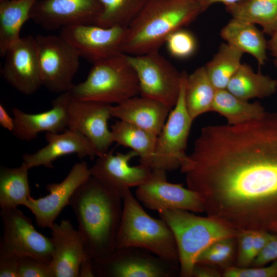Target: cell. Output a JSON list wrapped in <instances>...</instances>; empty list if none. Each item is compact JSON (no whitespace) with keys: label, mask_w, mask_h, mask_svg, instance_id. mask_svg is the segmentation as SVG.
I'll return each mask as SVG.
<instances>
[{"label":"cell","mask_w":277,"mask_h":277,"mask_svg":"<svg viewBox=\"0 0 277 277\" xmlns=\"http://www.w3.org/2000/svg\"><path fill=\"white\" fill-rule=\"evenodd\" d=\"M180 170L207 216L238 230L277 222V112L203 127Z\"/></svg>","instance_id":"6da1fadb"},{"label":"cell","mask_w":277,"mask_h":277,"mask_svg":"<svg viewBox=\"0 0 277 277\" xmlns=\"http://www.w3.org/2000/svg\"><path fill=\"white\" fill-rule=\"evenodd\" d=\"M69 205L77 220L85 254L93 261L112 254L116 249L123 199L91 176L75 191Z\"/></svg>","instance_id":"7a4b0ae2"},{"label":"cell","mask_w":277,"mask_h":277,"mask_svg":"<svg viewBox=\"0 0 277 277\" xmlns=\"http://www.w3.org/2000/svg\"><path fill=\"white\" fill-rule=\"evenodd\" d=\"M202 12L199 0H149L127 27L124 53L138 55L159 51L170 34Z\"/></svg>","instance_id":"3957f363"},{"label":"cell","mask_w":277,"mask_h":277,"mask_svg":"<svg viewBox=\"0 0 277 277\" xmlns=\"http://www.w3.org/2000/svg\"><path fill=\"white\" fill-rule=\"evenodd\" d=\"M171 229L176 244L179 274L192 276L193 267L200 253L216 241L236 238L239 230L222 221L207 216H201L182 210L158 211Z\"/></svg>","instance_id":"277c9868"},{"label":"cell","mask_w":277,"mask_h":277,"mask_svg":"<svg viewBox=\"0 0 277 277\" xmlns=\"http://www.w3.org/2000/svg\"><path fill=\"white\" fill-rule=\"evenodd\" d=\"M123 204L116 249L138 248L164 260L179 263L175 240L167 224L161 218L150 216L130 190L123 197Z\"/></svg>","instance_id":"5b68a950"},{"label":"cell","mask_w":277,"mask_h":277,"mask_svg":"<svg viewBox=\"0 0 277 277\" xmlns=\"http://www.w3.org/2000/svg\"><path fill=\"white\" fill-rule=\"evenodd\" d=\"M69 92L72 98L116 105L140 95L139 82L128 55L121 53L93 63L86 80Z\"/></svg>","instance_id":"8992f818"},{"label":"cell","mask_w":277,"mask_h":277,"mask_svg":"<svg viewBox=\"0 0 277 277\" xmlns=\"http://www.w3.org/2000/svg\"><path fill=\"white\" fill-rule=\"evenodd\" d=\"M34 37L43 86L58 94L69 91L80 67L78 52L60 35Z\"/></svg>","instance_id":"52a82bcc"},{"label":"cell","mask_w":277,"mask_h":277,"mask_svg":"<svg viewBox=\"0 0 277 277\" xmlns=\"http://www.w3.org/2000/svg\"><path fill=\"white\" fill-rule=\"evenodd\" d=\"M180 92L177 102L170 111L157 136L150 168L171 171L180 168L186 158L187 144L193 120L187 110L185 88L187 73L181 72Z\"/></svg>","instance_id":"ba28073f"},{"label":"cell","mask_w":277,"mask_h":277,"mask_svg":"<svg viewBox=\"0 0 277 277\" xmlns=\"http://www.w3.org/2000/svg\"><path fill=\"white\" fill-rule=\"evenodd\" d=\"M139 82L140 95L162 102L172 109L179 98L182 74L159 51L129 55Z\"/></svg>","instance_id":"9c48e42d"},{"label":"cell","mask_w":277,"mask_h":277,"mask_svg":"<svg viewBox=\"0 0 277 277\" xmlns=\"http://www.w3.org/2000/svg\"><path fill=\"white\" fill-rule=\"evenodd\" d=\"M3 235L0 256H30L50 264L52 246L48 238L34 228L31 220L17 208L1 209Z\"/></svg>","instance_id":"30bf717a"},{"label":"cell","mask_w":277,"mask_h":277,"mask_svg":"<svg viewBox=\"0 0 277 277\" xmlns=\"http://www.w3.org/2000/svg\"><path fill=\"white\" fill-rule=\"evenodd\" d=\"M176 264L142 249L126 247L93 261V268L94 276L171 277L174 275Z\"/></svg>","instance_id":"8fae6325"},{"label":"cell","mask_w":277,"mask_h":277,"mask_svg":"<svg viewBox=\"0 0 277 277\" xmlns=\"http://www.w3.org/2000/svg\"><path fill=\"white\" fill-rule=\"evenodd\" d=\"M127 29L82 24L64 27L59 35L74 46L81 57L93 64L124 53Z\"/></svg>","instance_id":"7c38bea8"},{"label":"cell","mask_w":277,"mask_h":277,"mask_svg":"<svg viewBox=\"0 0 277 277\" xmlns=\"http://www.w3.org/2000/svg\"><path fill=\"white\" fill-rule=\"evenodd\" d=\"M150 176L135 191V197L147 208L157 211L182 210L204 212L199 195L182 184L169 183L167 172L151 170Z\"/></svg>","instance_id":"4fadbf2b"},{"label":"cell","mask_w":277,"mask_h":277,"mask_svg":"<svg viewBox=\"0 0 277 277\" xmlns=\"http://www.w3.org/2000/svg\"><path fill=\"white\" fill-rule=\"evenodd\" d=\"M137 154L108 151L90 168L91 176L101 185L122 199L130 188L137 187L150 175L152 170L142 164L132 166L130 161Z\"/></svg>","instance_id":"5bb4252c"},{"label":"cell","mask_w":277,"mask_h":277,"mask_svg":"<svg viewBox=\"0 0 277 277\" xmlns=\"http://www.w3.org/2000/svg\"><path fill=\"white\" fill-rule=\"evenodd\" d=\"M111 107L107 103L71 97L68 106V128L86 137L95 148L97 157L107 152L114 143L108 125L112 116Z\"/></svg>","instance_id":"9a60e30c"},{"label":"cell","mask_w":277,"mask_h":277,"mask_svg":"<svg viewBox=\"0 0 277 277\" xmlns=\"http://www.w3.org/2000/svg\"><path fill=\"white\" fill-rule=\"evenodd\" d=\"M90 176L86 162L75 163L62 181L46 185L48 195L38 199L30 196L24 206L31 211L38 227L50 228L75 191Z\"/></svg>","instance_id":"2e32d148"},{"label":"cell","mask_w":277,"mask_h":277,"mask_svg":"<svg viewBox=\"0 0 277 277\" xmlns=\"http://www.w3.org/2000/svg\"><path fill=\"white\" fill-rule=\"evenodd\" d=\"M101 10L98 0H37L30 19L52 31L70 26L95 25Z\"/></svg>","instance_id":"e0dca14e"},{"label":"cell","mask_w":277,"mask_h":277,"mask_svg":"<svg viewBox=\"0 0 277 277\" xmlns=\"http://www.w3.org/2000/svg\"><path fill=\"white\" fill-rule=\"evenodd\" d=\"M4 57L2 76L13 88L30 95L43 86L34 37H21L8 49Z\"/></svg>","instance_id":"ac0fdd59"},{"label":"cell","mask_w":277,"mask_h":277,"mask_svg":"<svg viewBox=\"0 0 277 277\" xmlns=\"http://www.w3.org/2000/svg\"><path fill=\"white\" fill-rule=\"evenodd\" d=\"M47 145L33 153L23 155V162L29 169L38 166L53 168L58 158L72 154L82 159L97 157L92 143L79 132L67 128L60 133L46 132Z\"/></svg>","instance_id":"d6986e66"},{"label":"cell","mask_w":277,"mask_h":277,"mask_svg":"<svg viewBox=\"0 0 277 277\" xmlns=\"http://www.w3.org/2000/svg\"><path fill=\"white\" fill-rule=\"evenodd\" d=\"M71 98L69 92L59 94L52 101V107L37 113L25 112L13 107L12 109L14 126L11 132L17 138L30 141L41 132L60 133L68 128L67 108Z\"/></svg>","instance_id":"ffe728a7"},{"label":"cell","mask_w":277,"mask_h":277,"mask_svg":"<svg viewBox=\"0 0 277 277\" xmlns=\"http://www.w3.org/2000/svg\"><path fill=\"white\" fill-rule=\"evenodd\" d=\"M52 246L50 263L55 277H78L81 263L85 255L83 242L78 230L68 220L55 222L50 228Z\"/></svg>","instance_id":"44dd1931"},{"label":"cell","mask_w":277,"mask_h":277,"mask_svg":"<svg viewBox=\"0 0 277 277\" xmlns=\"http://www.w3.org/2000/svg\"><path fill=\"white\" fill-rule=\"evenodd\" d=\"M171 110L162 102L138 95L112 106L111 115L158 136Z\"/></svg>","instance_id":"7402d4cb"},{"label":"cell","mask_w":277,"mask_h":277,"mask_svg":"<svg viewBox=\"0 0 277 277\" xmlns=\"http://www.w3.org/2000/svg\"><path fill=\"white\" fill-rule=\"evenodd\" d=\"M220 36L226 43L252 56L259 67L267 61V40L255 25L232 17L222 28Z\"/></svg>","instance_id":"603a6c76"},{"label":"cell","mask_w":277,"mask_h":277,"mask_svg":"<svg viewBox=\"0 0 277 277\" xmlns=\"http://www.w3.org/2000/svg\"><path fill=\"white\" fill-rule=\"evenodd\" d=\"M37 0L0 1V54L4 57L8 49L21 38L20 31L30 19Z\"/></svg>","instance_id":"cb8c5ba5"},{"label":"cell","mask_w":277,"mask_h":277,"mask_svg":"<svg viewBox=\"0 0 277 277\" xmlns=\"http://www.w3.org/2000/svg\"><path fill=\"white\" fill-rule=\"evenodd\" d=\"M226 89L234 95L247 101L255 98H264L275 93L277 80L260 71L255 72L250 65L242 63L230 80Z\"/></svg>","instance_id":"d4e9b609"},{"label":"cell","mask_w":277,"mask_h":277,"mask_svg":"<svg viewBox=\"0 0 277 277\" xmlns=\"http://www.w3.org/2000/svg\"><path fill=\"white\" fill-rule=\"evenodd\" d=\"M110 129L114 142L135 151L140 157V164L150 168L157 135L121 120L116 121Z\"/></svg>","instance_id":"484cf974"},{"label":"cell","mask_w":277,"mask_h":277,"mask_svg":"<svg viewBox=\"0 0 277 277\" xmlns=\"http://www.w3.org/2000/svg\"><path fill=\"white\" fill-rule=\"evenodd\" d=\"M216 89L209 79L205 67L187 74L185 88V102L191 118L212 111Z\"/></svg>","instance_id":"4316f807"},{"label":"cell","mask_w":277,"mask_h":277,"mask_svg":"<svg viewBox=\"0 0 277 277\" xmlns=\"http://www.w3.org/2000/svg\"><path fill=\"white\" fill-rule=\"evenodd\" d=\"M225 8L232 18L260 26L264 34L277 30V0H241Z\"/></svg>","instance_id":"83f0119b"},{"label":"cell","mask_w":277,"mask_h":277,"mask_svg":"<svg viewBox=\"0 0 277 277\" xmlns=\"http://www.w3.org/2000/svg\"><path fill=\"white\" fill-rule=\"evenodd\" d=\"M212 111L224 116L227 124L236 125L257 120L266 111L258 102L250 103L227 89H221L216 90Z\"/></svg>","instance_id":"f1b7e54d"},{"label":"cell","mask_w":277,"mask_h":277,"mask_svg":"<svg viewBox=\"0 0 277 277\" xmlns=\"http://www.w3.org/2000/svg\"><path fill=\"white\" fill-rule=\"evenodd\" d=\"M29 169L22 163L17 167L2 166L0 169V207L17 208L25 205L30 196L28 181Z\"/></svg>","instance_id":"f546056e"},{"label":"cell","mask_w":277,"mask_h":277,"mask_svg":"<svg viewBox=\"0 0 277 277\" xmlns=\"http://www.w3.org/2000/svg\"><path fill=\"white\" fill-rule=\"evenodd\" d=\"M244 52L227 43L221 44L212 58L204 66L216 90L226 89L229 82L241 66Z\"/></svg>","instance_id":"4dcf8cb0"},{"label":"cell","mask_w":277,"mask_h":277,"mask_svg":"<svg viewBox=\"0 0 277 277\" xmlns=\"http://www.w3.org/2000/svg\"><path fill=\"white\" fill-rule=\"evenodd\" d=\"M101 14L95 25L104 27H128L149 0H98Z\"/></svg>","instance_id":"1f68e13d"},{"label":"cell","mask_w":277,"mask_h":277,"mask_svg":"<svg viewBox=\"0 0 277 277\" xmlns=\"http://www.w3.org/2000/svg\"><path fill=\"white\" fill-rule=\"evenodd\" d=\"M236 246V238L216 241L200 253L196 263L229 267L235 254Z\"/></svg>","instance_id":"d6a6232c"},{"label":"cell","mask_w":277,"mask_h":277,"mask_svg":"<svg viewBox=\"0 0 277 277\" xmlns=\"http://www.w3.org/2000/svg\"><path fill=\"white\" fill-rule=\"evenodd\" d=\"M164 44L171 56L181 60L191 57L197 49V42L195 35L184 28L170 34Z\"/></svg>","instance_id":"836d02e7"},{"label":"cell","mask_w":277,"mask_h":277,"mask_svg":"<svg viewBox=\"0 0 277 277\" xmlns=\"http://www.w3.org/2000/svg\"><path fill=\"white\" fill-rule=\"evenodd\" d=\"M18 277H55L50 264L30 256L19 257Z\"/></svg>","instance_id":"e575fe53"},{"label":"cell","mask_w":277,"mask_h":277,"mask_svg":"<svg viewBox=\"0 0 277 277\" xmlns=\"http://www.w3.org/2000/svg\"><path fill=\"white\" fill-rule=\"evenodd\" d=\"M254 230H240L236 239V266L241 267H249L255 259L253 251V239Z\"/></svg>","instance_id":"d590c367"},{"label":"cell","mask_w":277,"mask_h":277,"mask_svg":"<svg viewBox=\"0 0 277 277\" xmlns=\"http://www.w3.org/2000/svg\"><path fill=\"white\" fill-rule=\"evenodd\" d=\"M224 277H277V260L269 266L253 268L229 266L222 273Z\"/></svg>","instance_id":"8d00e7d4"},{"label":"cell","mask_w":277,"mask_h":277,"mask_svg":"<svg viewBox=\"0 0 277 277\" xmlns=\"http://www.w3.org/2000/svg\"><path fill=\"white\" fill-rule=\"evenodd\" d=\"M19 257L0 256V277H18Z\"/></svg>","instance_id":"74e56055"},{"label":"cell","mask_w":277,"mask_h":277,"mask_svg":"<svg viewBox=\"0 0 277 277\" xmlns=\"http://www.w3.org/2000/svg\"><path fill=\"white\" fill-rule=\"evenodd\" d=\"M277 260V238L269 242L252 263L254 266H265Z\"/></svg>","instance_id":"f35d334b"},{"label":"cell","mask_w":277,"mask_h":277,"mask_svg":"<svg viewBox=\"0 0 277 277\" xmlns=\"http://www.w3.org/2000/svg\"><path fill=\"white\" fill-rule=\"evenodd\" d=\"M276 238L277 234L267 230H254L253 244L255 259L269 242Z\"/></svg>","instance_id":"ab89813d"},{"label":"cell","mask_w":277,"mask_h":277,"mask_svg":"<svg viewBox=\"0 0 277 277\" xmlns=\"http://www.w3.org/2000/svg\"><path fill=\"white\" fill-rule=\"evenodd\" d=\"M222 274L212 265L196 263L193 267L192 276L195 277H219Z\"/></svg>","instance_id":"60d3db41"},{"label":"cell","mask_w":277,"mask_h":277,"mask_svg":"<svg viewBox=\"0 0 277 277\" xmlns=\"http://www.w3.org/2000/svg\"><path fill=\"white\" fill-rule=\"evenodd\" d=\"M93 276H94V274L93 268V260L85 254L80 266L78 277Z\"/></svg>","instance_id":"b9f144b4"},{"label":"cell","mask_w":277,"mask_h":277,"mask_svg":"<svg viewBox=\"0 0 277 277\" xmlns=\"http://www.w3.org/2000/svg\"><path fill=\"white\" fill-rule=\"evenodd\" d=\"M0 125L10 132L12 131L14 126L13 118L10 117L2 103L0 104Z\"/></svg>","instance_id":"7bdbcfd3"},{"label":"cell","mask_w":277,"mask_h":277,"mask_svg":"<svg viewBox=\"0 0 277 277\" xmlns=\"http://www.w3.org/2000/svg\"><path fill=\"white\" fill-rule=\"evenodd\" d=\"M267 49L273 58V64L277 69V30L267 41Z\"/></svg>","instance_id":"ee69618b"},{"label":"cell","mask_w":277,"mask_h":277,"mask_svg":"<svg viewBox=\"0 0 277 277\" xmlns=\"http://www.w3.org/2000/svg\"><path fill=\"white\" fill-rule=\"evenodd\" d=\"M203 12L206 11L211 5L216 3H222L225 6H228L241 0H199Z\"/></svg>","instance_id":"f6af8a7d"},{"label":"cell","mask_w":277,"mask_h":277,"mask_svg":"<svg viewBox=\"0 0 277 277\" xmlns=\"http://www.w3.org/2000/svg\"><path fill=\"white\" fill-rule=\"evenodd\" d=\"M268 231L277 234V222L272 224L268 228Z\"/></svg>","instance_id":"bcb514c9"},{"label":"cell","mask_w":277,"mask_h":277,"mask_svg":"<svg viewBox=\"0 0 277 277\" xmlns=\"http://www.w3.org/2000/svg\"><path fill=\"white\" fill-rule=\"evenodd\" d=\"M0 1H3V0H0Z\"/></svg>","instance_id":"7dc6e473"}]
</instances>
